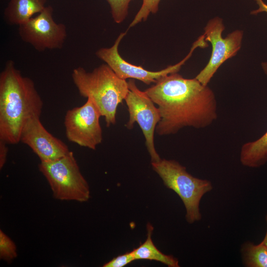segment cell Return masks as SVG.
<instances>
[{
	"instance_id": "cell-2",
	"label": "cell",
	"mask_w": 267,
	"mask_h": 267,
	"mask_svg": "<svg viewBox=\"0 0 267 267\" xmlns=\"http://www.w3.org/2000/svg\"><path fill=\"white\" fill-rule=\"evenodd\" d=\"M43 107L34 81L8 60L0 74V139L7 144L19 142L24 125L31 118L40 117Z\"/></svg>"
},
{
	"instance_id": "cell-4",
	"label": "cell",
	"mask_w": 267,
	"mask_h": 267,
	"mask_svg": "<svg viewBox=\"0 0 267 267\" xmlns=\"http://www.w3.org/2000/svg\"><path fill=\"white\" fill-rule=\"evenodd\" d=\"M151 166L164 185L181 200L186 210V221L193 223L201 220L200 201L205 194L213 189L212 182L193 176L187 172L185 167L175 160L161 159L151 162Z\"/></svg>"
},
{
	"instance_id": "cell-9",
	"label": "cell",
	"mask_w": 267,
	"mask_h": 267,
	"mask_svg": "<svg viewBox=\"0 0 267 267\" xmlns=\"http://www.w3.org/2000/svg\"><path fill=\"white\" fill-rule=\"evenodd\" d=\"M100 116L98 109L89 98L82 106L68 110L64 122L67 139L81 146L95 150L102 141Z\"/></svg>"
},
{
	"instance_id": "cell-22",
	"label": "cell",
	"mask_w": 267,
	"mask_h": 267,
	"mask_svg": "<svg viewBox=\"0 0 267 267\" xmlns=\"http://www.w3.org/2000/svg\"><path fill=\"white\" fill-rule=\"evenodd\" d=\"M265 219L267 223V230L265 235L262 242L267 247V214L266 215Z\"/></svg>"
},
{
	"instance_id": "cell-11",
	"label": "cell",
	"mask_w": 267,
	"mask_h": 267,
	"mask_svg": "<svg viewBox=\"0 0 267 267\" xmlns=\"http://www.w3.org/2000/svg\"><path fill=\"white\" fill-rule=\"evenodd\" d=\"M20 141L30 147L41 162L55 160L71 151L65 143L44 128L38 117L31 118L24 125Z\"/></svg>"
},
{
	"instance_id": "cell-21",
	"label": "cell",
	"mask_w": 267,
	"mask_h": 267,
	"mask_svg": "<svg viewBox=\"0 0 267 267\" xmlns=\"http://www.w3.org/2000/svg\"><path fill=\"white\" fill-rule=\"evenodd\" d=\"M257 3L259 5L258 9L254 10L251 12V14H257L261 12L267 13V4L262 0H256Z\"/></svg>"
},
{
	"instance_id": "cell-7",
	"label": "cell",
	"mask_w": 267,
	"mask_h": 267,
	"mask_svg": "<svg viewBox=\"0 0 267 267\" xmlns=\"http://www.w3.org/2000/svg\"><path fill=\"white\" fill-rule=\"evenodd\" d=\"M224 29L222 19L218 17L210 20L204 28V38L211 44L212 49L209 62L195 77L203 85H208L219 68L234 56L241 47L243 31L234 30L223 38Z\"/></svg>"
},
{
	"instance_id": "cell-8",
	"label": "cell",
	"mask_w": 267,
	"mask_h": 267,
	"mask_svg": "<svg viewBox=\"0 0 267 267\" xmlns=\"http://www.w3.org/2000/svg\"><path fill=\"white\" fill-rule=\"evenodd\" d=\"M53 12L51 6H46L37 15L18 26L22 40L39 51L61 49L66 39V27L54 21Z\"/></svg>"
},
{
	"instance_id": "cell-18",
	"label": "cell",
	"mask_w": 267,
	"mask_h": 267,
	"mask_svg": "<svg viewBox=\"0 0 267 267\" xmlns=\"http://www.w3.org/2000/svg\"><path fill=\"white\" fill-rule=\"evenodd\" d=\"M110 6L111 14L117 23L122 22L128 14L130 2L132 0H106Z\"/></svg>"
},
{
	"instance_id": "cell-13",
	"label": "cell",
	"mask_w": 267,
	"mask_h": 267,
	"mask_svg": "<svg viewBox=\"0 0 267 267\" xmlns=\"http://www.w3.org/2000/svg\"><path fill=\"white\" fill-rule=\"evenodd\" d=\"M267 76V62L261 64ZM239 159L244 167L257 168L267 162V131L256 140L243 144L240 149Z\"/></svg>"
},
{
	"instance_id": "cell-15",
	"label": "cell",
	"mask_w": 267,
	"mask_h": 267,
	"mask_svg": "<svg viewBox=\"0 0 267 267\" xmlns=\"http://www.w3.org/2000/svg\"><path fill=\"white\" fill-rule=\"evenodd\" d=\"M240 252L246 267H267V247L262 242L255 244L251 241L244 242Z\"/></svg>"
},
{
	"instance_id": "cell-20",
	"label": "cell",
	"mask_w": 267,
	"mask_h": 267,
	"mask_svg": "<svg viewBox=\"0 0 267 267\" xmlns=\"http://www.w3.org/2000/svg\"><path fill=\"white\" fill-rule=\"evenodd\" d=\"M7 143L4 141L0 139V169H2L4 166L8 153V147Z\"/></svg>"
},
{
	"instance_id": "cell-19",
	"label": "cell",
	"mask_w": 267,
	"mask_h": 267,
	"mask_svg": "<svg viewBox=\"0 0 267 267\" xmlns=\"http://www.w3.org/2000/svg\"><path fill=\"white\" fill-rule=\"evenodd\" d=\"M134 258L131 252L126 253L113 258L110 261L104 264L103 267H123L133 261Z\"/></svg>"
},
{
	"instance_id": "cell-3",
	"label": "cell",
	"mask_w": 267,
	"mask_h": 267,
	"mask_svg": "<svg viewBox=\"0 0 267 267\" xmlns=\"http://www.w3.org/2000/svg\"><path fill=\"white\" fill-rule=\"evenodd\" d=\"M73 82L80 94L90 98L104 118L106 126L116 123L118 105L125 100L129 91L128 83L119 78L106 64L91 72L79 67L72 73Z\"/></svg>"
},
{
	"instance_id": "cell-17",
	"label": "cell",
	"mask_w": 267,
	"mask_h": 267,
	"mask_svg": "<svg viewBox=\"0 0 267 267\" xmlns=\"http://www.w3.org/2000/svg\"><path fill=\"white\" fill-rule=\"evenodd\" d=\"M161 0H143L142 5L135 15L129 27H132L138 23L145 21L150 13H156L158 10Z\"/></svg>"
},
{
	"instance_id": "cell-14",
	"label": "cell",
	"mask_w": 267,
	"mask_h": 267,
	"mask_svg": "<svg viewBox=\"0 0 267 267\" xmlns=\"http://www.w3.org/2000/svg\"><path fill=\"white\" fill-rule=\"evenodd\" d=\"M147 230L146 240L137 248L132 251L135 260L155 261L161 262L169 267H179V262L177 258L163 253L154 245L151 238L153 227L150 223L147 224Z\"/></svg>"
},
{
	"instance_id": "cell-12",
	"label": "cell",
	"mask_w": 267,
	"mask_h": 267,
	"mask_svg": "<svg viewBox=\"0 0 267 267\" xmlns=\"http://www.w3.org/2000/svg\"><path fill=\"white\" fill-rule=\"evenodd\" d=\"M46 3V0H9L4 18L8 24L19 26L43 11Z\"/></svg>"
},
{
	"instance_id": "cell-16",
	"label": "cell",
	"mask_w": 267,
	"mask_h": 267,
	"mask_svg": "<svg viewBox=\"0 0 267 267\" xmlns=\"http://www.w3.org/2000/svg\"><path fill=\"white\" fill-rule=\"evenodd\" d=\"M17 256V247L11 239L0 230V258L7 262L12 261Z\"/></svg>"
},
{
	"instance_id": "cell-1",
	"label": "cell",
	"mask_w": 267,
	"mask_h": 267,
	"mask_svg": "<svg viewBox=\"0 0 267 267\" xmlns=\"http://www.w3.org/2000/svg\"><path fill=\"white\" fill-rule=\"evenodd\" d=\"M144 91L158 106L161 120L155 131L159 135L174 134L187 127L205 128L218 118L214 91L195 78L172 73Z\"/></svg>"
},
{
	"instance_id": "cell-6",
	"label": "cell",
	"mask_w": 267,
	"mask_h": 267,
	"mask_svg": "<svg viewBox=\"0 0 267 267\" xmlns=\"http://www.w3.org/2000/svg\"><path fill=\"white\" fill-rule=\"evenodd\" d=\"M128 83L129 91L125 100L129 119L125 126L131 130L135 123L138 124L142 131L151 162L158 161L161 158L155 147L154 133L161 120L160 112L145 91L137 88L134 80L130 79Z\"/></svg>"
},
{
	"instance_id": "cell-10",
	"label": "cell",
	"mask_w": 267,
	"mask_h": 267,
	"mask_svg": "<svg viewBox=\"0 0 267 267\" xmlns=\"http://www.w3.org/2000/svg\"><path fill=\"white\" fill-rule=\"evenodd\" d=\"M126 33H121L111 47L101 48L96 52L98 58L104 61L119 78L126 80L127 79H136L147 85L155 83L163 76L172 73L178 72L193 50L191 49L192 50H191L189 54L178 63L169 66L160 71H151L141 66L128 62L120 55L118 51L119 45Z\"/></svg>"
},
{
	"instance_id": "cell-5",
	"label": "cell",
	"mask_w": 267,
	"mask_h": 267,
	"mask_svg": "<svg viewBox=\"0 0 267 267\" xmlns=\"http://www.w3.org/2000/svg\"><path fill=\"white\" fill-rule=\"evenodd\" d=\"M38 167L56 199L85 202L89 199V184L72 151L55 160L41 162Z\"/></svg>"
}]
</instances>
